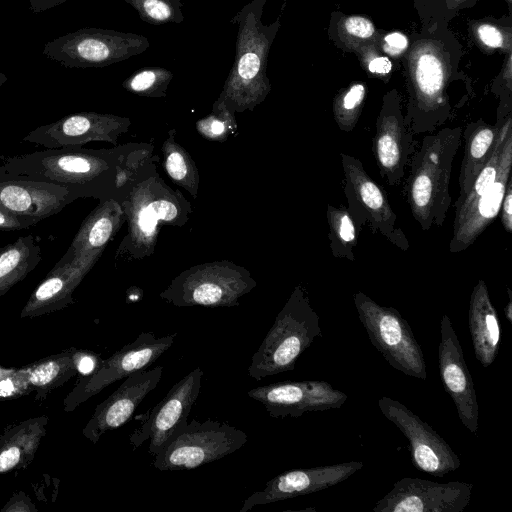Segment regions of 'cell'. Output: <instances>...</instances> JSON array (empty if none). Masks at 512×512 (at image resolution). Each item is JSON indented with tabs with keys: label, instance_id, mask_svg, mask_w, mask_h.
I'll list each match as a JSON object with an SVG mask.
<instances>
[{
	"label": "cell",
	"instance_id": "3957f363",
	"mask_svg": "<svg viewBox=\"0 0 512 512\" xmlns=\"http://www.w3.org/2000/svg\"><path fill=\"white\" fill-rule=\"evenodd\" d=\"M321 335L319 315L304 292L295 289L253 354L248 375L259 381L293 370L300 355Z\"/></svg>",
	"mask_w": 512,
	"mask_h": 512
},
{
	"label": "cell",
	"instance_id": "30bf717a",
	"mask_svg": "<svg viewBox=\"0 0 512 512\" xmlns=\"http://www.w3.org/2000/svg\"><path fill=\"white\" fill-rule=\"evenodd\" d=\"M203 370L194 368L168 391L149 412L141 416V424L129 436L133 450L145 441L153 457L187 424L190 411L201 389Z\"/></svg>",
	"mask_w": 512,
	"mask_h": 512
},
{
	"label": "cell",
	"instance_id": "52a82bcc",
	"mask_svg": "<svg viewBox=\"0 0 512 512\" xmlns=\"http://www.w3.org/2000/svg\"><path fill=\"white\" fill-rule=\"evenodd\" d=\"M247 434L225 422L192 420L155 456L159 471L191 470L224 458L247 442Z\"/></svg>",
	"mask_w": 512,
	"mask_h": 512
},
{
	"label": "cell",
	"instance_id": "ba28073f",
	"mask_svg": "<svg viewBox=\"0 0 512 512\" xmlns=\"http://www.w3.org/2000/svg\"><path fill=\"white\" fill-rule=\"evenodd\" d=\"M345 184L343 191L347 210L356 226H368L373 234H381L393 245L407 251L409 242L403 230L396 227L397 215L388 196L366 172L363 163L354 156L340 153Z\"/></svg>",
	"mask_w": 512,
	"mask_h": 512
},
{
	"label": "cell",
	"instance_id": "8992f818",
	"mask_svg": "<svg viewBox=\"0 0 512 512\" xmlns=\"http://www.w3.org/2000/svg\"><path fill=\"white\" fill-rule=\"evenodd\" d=\"M147 37L101 28H82L44 45L43 55L68 68L105 67L142 54Z\"/></svg>",
	"mask_w": 512,
	"mask_h": 512
},
{
	"label": "cell",
	"instance_id": "681fc988",
	"mask_svg": "<svg viewBox=\"0 0 512 512\" xmlns=\"http://www.w3.org/2000/svg\"><path fill=\"white\" fill-rule=\"evenodd\" d=\"M11 371V369H5L3 367H0V379L5 376L6 374H8L9 372Z\"/></svg>",
	"mask_w": 512,
	"mask_h": 512
},
{
	"label": "cell",
	"instance_id": "5bb4252c",
	"mask_svg": "<svg viewBox=\"0 0 512 512\" xmlns=\"http://www.w3.org/2000/svg\"><path fill=\"white\" fill-rule=\"evenodd\" d=\"M438 362L443 386L454 402L458 417L471 433L476 434L479 428V405L474 382L447 314L440 321Z\"/></svg>",
	"mask_w": 512,
	"mask_h": 512
},
{
	"label": "cell",
	"instance_id": "4dcf8cb0",
	"mask_svg": "<svg viewBox=\"0 0 512 512\" xmlns=\"http://www.w3.org/2000/svg\"><path fill=\"white\" fill-rule=\"evenodd\" d=\"M366 96L363 84L351 85L339 98L334 108L336 124L342 132H352L359 120Z\"/></svg>",
	"mask_w": 512,
	"mask_h": 512
},
{
	"label": "cell",
	"instance_id": "2e32d148",
	"mask_svg": "<svg viewBox=\"0 0 512 512\" xmlns=\"http://www.w3.org/2000/svg\"><path fill=\"white\" fill-rule=\"evenodd\" d=\"M411 131L398 105L384 104L376 121L372 152L379 174L389 185H398L415 150Z\"/></svg>",
	"mask_w": 512,
	"mask_h": 512
},
{
	"label": "cell",
	"instance_id": "f546056e",
	"mask_svg": "<svg viewBox=\"0 0 512 512\" xmlns=\"http://www.w3.org/2000/svg\"><path fill=\"white\" fill-rule=\"evenodd\" d=\"M134 8L140 19L152 25L180 24L184 20L181 0H121Z\"/></svg>",
	"mask_w": 512,
	"mask_h": 512
},
{
	"label": "cell",
	"instance_id": "603a6c76",
	"mask_svg": "<svg viewBox=\"0 0 512 512\" xmlns=\"http://www.w3.org/2000/svg\"><path fill=\"white\" fill-rule=\"evenodd\" d=\"M49 417L41 415L9 424L0 435V475L27 468L47 432Z\"/></svg>",
	"mask_w": 512,
	"mask_h": 512
},
{
	"label": "cell",
	"instance_id": "484cf974",
	"mask_svg": "<svg viewBox=\"0 0 512 512\" xmlns=\"http://www.w3.org/2000/svg\"><path fill=\"white\" fill-rule=\"evenodd\" d=\"M41 260V247L33 235L21 236L1 248L0 296L26 278Z\"/></svg>",
	"mask_w": 512,
	"mask_h": 512
},
{
	"label": "cell",
	"instance_id": "1f68e13d",
	"mask_svg": "<svg viewBox=\"0 0 512 512\" xmlns=\"http://www.w3.org/2000/svg\"><path fill=\"white\" fill-rule=\"evenodd\" d=\"M173 78V73L163 67H144L131 74L123 86L135 93L162 95Z\"/></svg>",
	"mask_w": 512,
	"mask_h": 512
},
{
	"label": "cell",
	"instance_id": "7bdbcfd3",
	"mask_svg": "<svg viewBox=\"0 0 512 512\" xmlns=\"http://www.w3.org/2000/svg\"><path fill=\"white\" fill-rule=\"evenodd\" d=\"M369 71L374 74L385 75L392 69V62L389 58L380 56L372 59L368 65Z\"/></svg>",
	"mask_w": 512,
	"mask_h": 512
},
{
	"label": "cell",
	"instance_id": "f35d334b",
	"mask_svg": "<svg viewBox=\"0 0 512 512\" xmlns=\"http://www.w3.org/2000/svg\"><path fill=\"white\" fill-rule=\"evenodd\" d=\"M166 169L175 180H182L187 174V166L183 156L178 152L169 154L166 160Z\"/></svg>",
	"mask_w": 512,
	"mask_h": 512
},
{
	"label": "cell",
	"instance_id": "4316f807",
	"mask_svg": "<svg viewBox=\"0 0 512 512\" xmlns=\"http://www.w3.org/2000/svg\"><path fill=\"white\" fill-rule=\"evenodd\" d=\"M243 291L239 284L204 280L174 292L171 294V301L179 306H230L236 304Z\"/></svg>",
	"mask_w": 512,
	"mask_h": 512
},
{
	"label": "cell",
	"instance_id": "74e56055",
	"mask_svg": "<svg viewBox=\"0 0 512 512\" xmlns=\"http://www.w3.org/2000/svg\"><path fill=\"white\" fill-rule=\"evenodd\" d=\"M500 220L507 233L512 232V181L509 179L500 207Z\"/></svg>",
	"mask_w": 512,
	"mask_h": 512
},
{
	"label": "cell",
	"instance_id": "277c9868",
	"mask_svg": "<svg viewBox=\"0 0 512 512\" xmlns=\"http://www.w3.org/2000/svg\"><path fill=\"white\" fill-rule=\"evenodd\" d=\"M353 301L369 340L389 365L406 376L426 380L423 350L400 312L361 291L354 294Z\"/></svg>",
	"mask_w": 512,
	"mask_h": 512
},
{
	"label": "cell",
	"instance_id": "7c38bea8",
	"mask_svg": "<svg viewBox=\"0 0 512 512\" xmlns=\"http://www.w3.org/2000/svg\"><path fill=\"white\" fill-rule=\"evenodd\" d=\"M473 485L461 481L438 483L404 477L378 500L375 512H462L472 497Z\"/></svg>",
	"mask_w": 512,
	"mask_h": 512
},
{
	"label": "cell",
	"instance_id": "d6a6232c",
	"mask_svg": "<svg viewBox=\"0 0 512 512\" xmlns=\"http://www.w3.org/2000/svg\"><path fill=\"white\" fill-rule=\"evenodd\" d=\"M33 392L25 367L12 368L0 379V401L11 400Z\"/></svg>",
	"mask_w": 512,
	"mask_h": 512
},
{
	"label": "cell",
	"instance_id": "8d00e7d4",
	"mask_svg": "<svg viewBox=\"0 0 512 512\" xmlns=\"http://www.w3.org/2000/svg\"><path fill=\"white\" fill-rule=\"evenodd\" d=\"M37 222L26 217L18 216L0 209V231H16L27 229Z\"/></svg>",
	"mask_w": 512,
	"mask_h": 512
},
{
	"label": "cell",
	"instance_id": "c3c4849f",
	"mask_svg": "<svg viewBox=\"0 0 512 512\" xmlns=\"http://www.w3.org/2000/svg\"><path fill=\"white\" fill-rule=\"evenodd\" d=\"M7 76L0 71V87L7 81Z\"/></svg>",
	"mask_w": 512,
	"mask_h": 512
},
{
	"label": "cell",
	"instance_id": "9a60e30c",
	"mask_svg": "<svg viewBox=\"0 0 512 512\" xmlns=\"http://www.w3.org/2000/svg\"><path fill=\"white\" fill-rule=\"evenodd\" d=\"M363 462L349 461L337 464L300 468L285 471L267 481L265 487L249 495L239 512L255 506L304 496L337 485L363 467Z\"/></svg>",
	"mask_w": 512,
	"mask_h": 512
},
{
	"label": "cell",
	"instance_id": "5b68a950",
	"mask_svg": "<svg viewBox=\"0 0 512 512\" xmlns=\"http://www.w3.org/2000/svg\"><path fill=\"white\" fill-rule=\"evenodd\" d=\"M103 167L98 156L78 147L45 149L5 158L0 175L52 183L78 198L94 188Z\"/></svg>",
	"mask_w": 512,
	"mask_h": 512
},
{
	"label": "cell",
	"instance_id": "7a4b0ae2",
	"mask_svg": "<svg viewBox=\"0 0 512 512\" xmlns=\"http://www.w3.org/2000/svg\"><path fill=\"white\" fill-rule=\"evenodd\" d=\"M266 2L250 1L230 21L237 24L238 30L234 62L226 80L225 93L238 103L261 100L270 90L266 68L279 21L263 23Z\"/></svg>",
	"mask_w": 512,
	"mask_h": 512
},
{
	"label": "cell",
	"instance_id": "4fadbf2b",
	"mask_svg": "<svg viewBox=\"0 0 512 512\" xmlns=\"http://www.w3.org/2000/svg\"><path fill=\"white\" fill-rule=\"evenodd\" d=\"M247 394L274 418H297L306 412L338 409L347 400L345 392L318 380L276 382L253 388Z\"/></svg>",
	"mask_w": 512,
	"mask_h": 512
},
{
	"label": "cell",
	"instance_id": "f6af8a7d",
	"mask_svg": "<svg viewBox=\"0 0 512 512\" xmlns=\"http://www.w3.org/2000/svg\"><path fill=\"white\" fill-rule=\"evenodd\" d=\"M139 223L143 231L151 232L157 223V219L152 215L148 208H145L141 211Z\"/></svg>",
	"mask_w": 512,
	"mask_h": 512
},
{
	"label": "cell",
	"instance_id": "ac0fdd59",
	"mask_svg": "<svg viewBox=\"0 0 512 512\" xmlns=\"http://www.w3.org/2000/svg\"><path fill=\"white\" fill-rule=\"evenodd\" d=\"M163 367L156 366L133 373L103 402L98 404L82 434L97 443L106 432L125 424L144 398L157 387Z\"/></svg>",
	"mask_w": 512,
	"mask_h": 512
},
{
	"label": "cell",
	"instance_id": "8fae6325",
	"mask_svg": "<svg viewBox=\"0 0 512 512\" xmlns=\"http://www.w3.org/2000/svg\"><path fill=\"white\" fill-rule=\"evenodd\" d=\"M378 407L406 437L415 467L435 477H443L460 467L461 461L450 445L406 405L383 396L378 400Z\"/></svg>",
	"mask_w": 512,
	"mask_h": 512
},
{
	"label": "cell",
	"instance_id": "7402d4cb",
	"mask_svg": "<svg viewBox=\"0 0 512 512\" xmlns=\"http://www.w3.org/2000/svg\"><path fill=\"white\" fill-rule=\"evenodd\" d=\"M468 326L476 359L484 368L490 367L498 356L501 330L484 280H479L471 292Z\"/></svg>",
	"mask_w": 512,
	"mask_h": 512
},
{
	"label": "cell",
	"instance_id": "ee69618b",
	"mask_svg": "<svg viewBox=\"0 0 512 512\" xmlns=\"http://www.w3.org/2000/svg\"><path fill=\"white\" fill-rule=\"evenodd\" d=\"M69 0H29L30 9L33 13H41Z\"/></svg>",
	"mask_w": 512,
	"mask_h": 512
},
{
	"label": "cell",
	"instance_id": "e0dca14e",
	"mask_svg": "<svg viewBox=\"0 0 512 512\" xmlns=\"http://www.w3.org/2000/svg\"><path fill=\"white\" fill-rule=\"evenodd\" d=\"M512 165V131L504 142L497 178L494 184L462 211L455 213L449 252L469 248L499 215Z\"/></svg>",
	"mask_w": 512,
	"mask_h": 512
},
{
	"label": "cell",
	"instance_id": "f1b7e54d",
	"mask_svg": "<svg viewBox=\"0 0 512 512\" xmlns=\"http://www.w3.org/2000/svg\"><path fill=\"white\" fill-rule=\"evenodd\" d=\"M103 211L99 210V213L86 219L69 249L75 253H90L101 248L108 241L113 231V221Z\"/></svg>",
	"mask_w": 512,
	"mask_h": 512
},
{
	"label": "cell",
	"instance_id": "83f0119b",
	"mask_svg": "<svg viewBox=\"0 0 512 512\" xmlns=\"http://www.w3.org/2000/svg\"><path fill=\"white\" fill-rule=\"evenodd\" d=\"M326 218L332 255L335 258L354 261V250L358 243L360 230L347 208L328 205Z\"/></svg>",
	"mask_w": 512,
	"mask_h": 512
},
{
	"label": "cell",
	"instance_id": "bcb514c9",
	"mask_svg": "<svg viewBox=\"0 0 512 512\" xmlns=\"http://www.w3.org/2000/svg\"><path fill=\"white\" fill-rule=\"evenodd\" d=\"M508 293V302L506 306L504 307V312L507 320L512 323V291L510 288H507Z\"/></svg>",
	"mask_w": 512,
	"mask_h": 512
},
{
	"label": "cell",
	"instance_id": "9c48e42d",
	"mask_svg": "<svg viewBox=\"0 0 512 512\" xmlns=\"http://www.w3.org/2000/svg\"><path fill=\"white\" fill-rule=\"evenodd\" d=\"M176 336L177 333L161 337L152 332L139 334L133 342L102 360L94 373L79 377L75 387L64 399V411L75 410L107 386L150 367L174 344Z\"/></svg>",
	"mask_w": 512,
	"mask_h": 512
},
{
	"label": "cell",
	"instance_id": "ab89813d",
	"mask_svg": "<svg viewBox=\"0 0 512 512\" xmlns=\"http://www.w3.org/2000/svg\"><path fill=\"white\" fill-rule=\"evenodd\" d=\"M481 41L489 47H500L503 43L502 33L494 26L483 24L478 28Z\"/></svg>",
	"mask_w": 512,
	"mask_h": 512
},
{
	"label": "cell",
	"instance_id": "7dc6e473",
	"mask_svg": "<svg viewBox=\"0 0 512 512\" xmlns=\"http://www.w3.org/2000/svg\"><path fill=\"white\" fill-rule=\"evenodd\" d=\"M210 128L211 130L215 133V134H219L223 131L224 129V124L220 121H217V120H213L211 125H210Z\"/></svg>",
	"mask_w": 512,
	"mask_h": 512
},
{
	"label": "cell",
	"instance_id": "d4e9b609",
	"mask_svg": "<svg viewBox=\"0 0 512 512\" xmlns=\"http://www.w3.org/2000/svg\"><path fill=\"white\" fill-rule=\"evenodd\" d=\"M75 350L71 347L24 366L35 392V402H43L52 391L77 374Z\"/></svg>",
	"mask_w": 512,
	"mask_h": 512
},
{
	"label": "cell",
	"instance_id": "44dd1931",
	"mask_svg": "<svg viewBox=\"0 0 512 512\" xmlns=\"http://www.w3.org/2000/svg\"><path fill=\"white\" fill-rule=\"evenodd\" d=\"M110 124L111 117L107 115L75 113L37 127L23 140L46 149L76 148L88 141L103 138Z\"/></svg>",
	"mask_w": 512,
	"mask_h": 512
},
{
	"label": "cell",
	"instance_id": "836d02e7",
	"mask_svg": "<svg viewBox=\"0 0 512 512\" xmlns=\"http://www.w3.org/2000/svg\"><path fill=\"white\" fill-rule=\"evenodd\" d=\"M75 360L77 365V374L81 377L94 373L103 359H101L99 354L93 351L76 349Z\"/></svg>",
	"mask_w": 512,
	"mask_h": 512
},
{
	"label": "cell",
	"instance_id": "b9f144b4",
	"mask_svg": "<svg viewBox=\"0 0 512 512\" xmlns=\"http://www.w3.org/2000/svg\"><path fill=\"white\" fill-rule=\"evenodd\" d=\"M384 41L386 51L393 55L403 52L409 44L408 38L400 32H393L386 35Z\"/></svg>",
	"mask_w": 512,
	"mask_h": 512
},
{
	"label": "cell",
	"instance_id": "ffe728a7",
	"mask_svg": "<svg viewBox=\"0 0 512 512\" xmlns=\"http://www.w3.org/2000/svg\"><path fill=\"white\" fill-rule=\"evenodd\" d=\"M76 198L52 183L0 175V209L37 223L59 213Z\"/></svg>",
	"mask_w": 512,
	"mask_h": 512
},
{
	"label": "cell",
	"instance_id": "6da1fadb",
	"mask_svg": "<svg viewBox=\"0 0 512 512\" xmlns=\"http://www.w3.org/2000/svg\"><path fill=\"white\" fill-rule=\"evenodd\" d=\"M462 130L446 127L426 135L410 159L405 196L414 220L424 231L442 226L451 206V171Z\"/></svg>",
	"mask_w": 512,
	"mask_h": 512
},
{
	"label": "cell",
	"instance_id": "d590c367",
	"mask_svg": "<svg viewBox=\"0 0 512 512\" xmlns=\"http://www.w3.org/2000/svg\"><path fill=\"white\" fill-rule=\"evenodd\" d=\"M35 504L28 494L23 491L15 492L1 508V512H36Z\"/></svg>",
	"mask_w": 512,
	"mask_h": 512
},
{
	"label": "cell",
	"instance_id": "cb8c5ba5",
	"mask_svg": "<svg viewBox=\"0 0 512 512\" xmlns=\"http://www.w3.org/2000/svg\"><path fill=\"white\" fill-rule=\"evenodd\" d=\"M500 128L490 125L482 119L469 123L462 136L464 138V154L459 173L460 194L464 197L481 169L492 156L498 142Z\"/></svg>",
	"mask_w": 512,
	"mask_h": 512
},
{
	"label": "cell",
	"instance_id": "e575fe53",
	"mask_svg": "<svg viewBox=\"0 0 512 512\" xmlns=\"http://www.w3.org/2000/svg\"><path fill=\"white\" fill-rule=\"evenodd\" d=\"M344 26L350 35L362 39L370 38L375 32L373 23L361 16L348 17L344 22Z\"/></svg>",
	"mask_w": 512,
	"mask_h": 512
},
{
	"label": "cell",
	"instance_id": "d6986e66",
	"mask_svg": "<svg viewBox=\"0 0 512 512\" xmlns=\"http://www.w3.org/2000/svg\"><path fill=\"white\" fill-rule=\"evenodd\" d=\"M93 260V252L75 253L68 249L31 293L20 312V317L34 318L73 304V292L88 272Z\"/></svg>",
	"mask_w": 512,
	"mask_h": 512
},
{
	"label": "cell",
	"instance_id": "60d3db41",
	"mask_svg": "<svg viewBox=\"0 0 512 512\" xmlns=\"http://www.w3.org/2000/svg\"><path fill=\"white\" fill-rule=\"evenodd\" d=\"M147 208L157 220H172L177 215V209L174 204L164 200L153 202Z\"/></svg>",
	"mask_w": 512,
	"mask_h": 512
}]
</instances>
